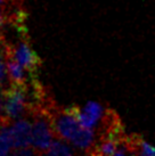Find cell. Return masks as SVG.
Wrapping results in <instances>:
<instances>
[{
    "label": "cell",
    "mask_w": 155,
    "mask_h": 156,
    "mask_svg": "<svg viewBox=\"0 0 155 156\" xmlns=\"http://www.w3.org/2000/svg\"><path fill=\"white\" fill-rule=\"evenodd\" d=\"M55 131L52 121L46 116H38L32 122V147L38 153H46L54 141Z\"/></svg>",
    "instance_id": "obj_1"
},
{
    "label": "cell",
    "mask_w": 155,
    "mask_h": 156,
    "mask_svg": "<svg viewBox=\"0 0 155 156\" xmlns=\"http://www.w3.org/2000/svg\"><path fill=\"white\" fill-rule=\"evenodd\" d=\"M70 109L74 113L81 126L88 129H96L100 123H103L107 114V109L96 101H88L82 108L71 106Z\"/></svg>",
    "instance_id": "obj_2"
},
{
    "label": "cell",
    "mask_w": 155,
    "mask_h": 156,
    "mask_svg": "<svg viewBox=\"0 0 155 156\" xmlns=\"http://www.w3.org/2000/svg\"><path fill=\"white\" fill-rule=\"evenodd\" d=\"M6 104V117L9 120L21 119L26 111V95L23 84L13 83V86L4 92Z\"/></svg>",
    "instance_id": "obj_3"
},
{
    "label": "cell",
    "mask_w": 155,
    "mask_h": 156,
    "mask_svg": "<svg viewBox=\"0 0 155 156\" xmlns=\"http://www.w3.org/2000/svg\"><path fill=\"white\" fill-rule=\"evenodd\" d=\"M52 121L55 134L58 138L64 139L69 143H71V140L74 138L78 131L82 128L78 121L77 116L70 108L63 111V113L58 114Z\"/></svg>",
    "instance_id": "obj_4"
},
{
    "label": "cell",
    "mask_w": 155,
    "mask_h": 156,
    "mask_svg": "<svg viewBox=\"0 0 155 156\" xmlns=\"http://www.w3.org/2000/svg\"><path fill=\"white\" fill-rule=\"evenodd\" d=\"M14 149L32 146V123L26 119H17L10 124Z\"/></svg>",
    "instance_id": "obj_5"
},
{
    "label": "cell",
    "mask_w": 155,
    "mask_h": 156,
    "mask_svg": "<svg viewBox=\"0 0 155 156\" xmlns=\"http://www.w3.org/2000/svg\"><path fill=\"white\" fill-rule=\"evenodd\" d=\"M12 57L27 71H34L40 65L39 57L37 56L34 50L31 48L30 44L26 41H21L15 47Z\"/></svg>",
    "instance_id": "obj_6"
},
{
    "label": "cell",
    "mask_w": 155,
    "mask_h": 156,
    "mask_svg": "<svg viewBox=\"0 0 155 156\" xmlns=\"http://www.w3.org/2000/svg\"><path fill=\"white\" fill-rule=\"evenodd\" d=\"M96 143L97 141H96L95 129H88V128L82 126L70 144L77 149L91 153L92 148L95 147Z\"/></svg>",
    "instance_id": "obj_7"
},
{
    "label": "cell",
    "mask_w": 155,
    "mask_h": 156,
    "mask_svg": "<svg viewBox=\"0 0 155 156\" xmlns=\"http://www.w3.org/2000/svg\"><path fill=\"white\" fill-rule=\"evenodd\" d=\"M131 155H155V146L148 144L140 134H129Z\"/></svg>",
    "instance_id": "obj_8"
},
{
    "label": "cell",
    "mask_w": 155,
    "mask_h": 156,
    "mask_svg": "<svg viewBox=\"0 0 155 156\" xmlns=\"http://www.w3.org/2000/svg\"><path fill=\"white\" fill-rule=\"evenodd\" d=\"M73 146L64 139H54L50 147L45 154L52 156H70L74 154Z\"/></svg>",
    "instance_id": "obj_9"
},
{
    "label": "cell",
    "mask_w": 155,
    "mask_h": 156,
    "mask_svg": "<svg viewBox=\"0 0 155 156\" xmlns=\"http://www.w3.org/2000/svg\"><path fill=\"white\" fill-rule=\"evenodd\" d=\"M14 141L10 126H0V156L13 154Z\"/></svg>",
    "instance_id": "obj_10"
},
{
    "label": "cell",
    "mask_w": 155,
    "mask_h": 156,
    "mask_svg": "<svg viewBox=\"0 0 155 156\" xmlns=\"http://www.w3.org/2000/svg\"><path fill=\"white\" fill-rule=\"evenodd\" d=\"M7 72L8 78L12 80L13 83L23 84L25 80V69L14 59L13 57L7 59Z\"/></svg>",
    "instance_id": "obj_11"
},
{
    "label": "cell",
    "mask_w": 155,
    "mask_h": 156,
    "mask_svg": "<svg viewBox=\"0 0 155 156\" xmlns=\"http://www.w3.org/2000/svg\"><path fill=\"white\" fill-rule=\"evenodd\" d=\"M8 78V72H7V61L4 59V56L0 52V86L5 84Z\"/></svg>",
    "instance_id": "obj_12"
},
{
    "label": "cell",
    "mask_w": 155,
    "mask_h": 156,
    "mask_svg": "<svg viewBox=\"0 0 155 156\" xmlns=\"http://www.w3.org/2000/svg\"><path fill=\"white\" fill-rule=\"evenodd\" d=\"M35 153H38L32 146L29 147H22V148H16L13 151V155L17 156H29V155H34Z\"/></svg>",
    "instance_id": "obj_13"
},
{
    "label": "cell",
    "mask_w": 155,
    "mask_h": 156,
    "mask_svg": "<svg viewBox=\"0 0 155 156\" xmlns=\"http://www.w3.org/2000/svg\"><path fill=\"white\" fill-rule=\"evenodd\" d=\"M6 116V104H5L4 92L0 94V117Z\"/></svg>",
    "instance_id": "obj_14"
},
{
    "label": "cell",
    "mask_w": 155,
    "mask_h": 156,
    "mask_svg": "<svg viewBox=\"0 0 155 156\" xmlns=\"http://www.w3.org/2000/svg\"><path fill=\"white\" fill-rule=\"evenodd\" d=\"M4 24V16H2V13H1V9H0V29Z\"/></svg>",
    "instance_id": "obj_15"
},
{
    "label": "cell",
    "mask_w": 155,
    "mask_h": 156,
    "mask_svg": "<svg viewBox=\"0 0 155 156\" xmlns=\"http://www.w3.org/2000/svg\"><path fill=\"white\" fill-rule=\"evenodd\" d=\"M4 1H5V0H0V5H2V4H4Z\"/></svg>",
    "instance_id": "obj_16"
}]
</instances>
